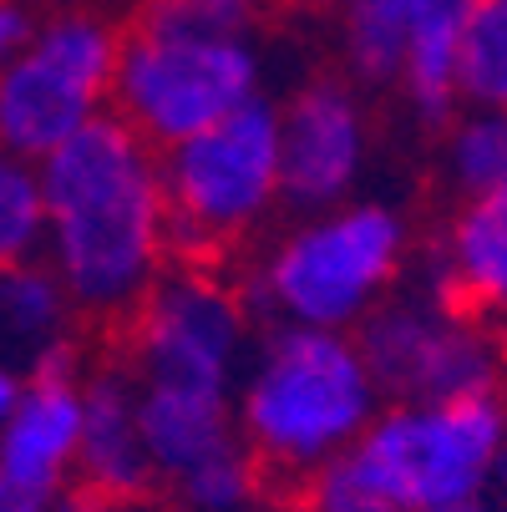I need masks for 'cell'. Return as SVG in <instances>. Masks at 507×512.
Segmentation results:
<instances>
[{
	"mask_svg": "<svg viewBox=\"0 0 507 512\" xmlns=\"http://www.w3.org/2000/svg\"><path fill=\"white\" fill-rule=\"evenodd\" d=\"M46 502L36 492H26L21 482H11L6 472H0V512H41Z\"/></svg>",
	"mask_w": 507,
	"mask_h": 512,
	"instance_id": "cell-23",
	"label": "cell"
},
{
	"mask_svg": "<svg viewBox=\"0 0 507 512\" xmlns=\"http://www.w3.org/2000/svg\"><path fill=\"white\" fill-rule=\"evenodd\" d=\"M279 107V193L289 213L355 198L371 168V107L340 71H315Z\"/></svg>",
	"mask_w": 507,
	"mask_h": 512,
	"instance_id": "cell-10",
	"label": "cell"
},
{
	"mask_svg": "<svg viewBox=\"0 0 507 512\" xmlns=\"http://www.w3.org/2000/svg\"><path fill=\"white\" fill-rule=\"evenodd\" d=\"M41 512H112V502H102V497H92L82 487H61L56 497H46Z\"/></svg>",
	"mask_w": 507,
	"mask_h": 512,
	"instance_id": "cell-22",
	"label": "cell"
},
{
	"mask_svg": "<svg viewBox=\"0 0 507 512\" xmlns=\"http://www.w3.org/2000/svg\"><path fill=\"white\" fill-rule=\"evenodd\" d=\"M264 16V0H137L127 26L158 36H254Z\"/></svg>",
	"mask_w": 507,
	"mask_h": 512,
	"instance_id": "cell-18",
	"label": "cell"
},
{
	"mask_svg": "<svg viewBox=\"0 0 507 512\" xmlns=\"http://www.w3.org/2000/svg\"><path fill=\"white\" fill-rule=\"evenodd\" d=\"M462 112H507V0H477L457 41Z\"/></svg>",
	"mask_w": 507,
	"mask_h": 512,
	"instance_id": "cell-16",
	"label": "cell"
},
{
	"mask_svg": "<svg viewBox=\"0 0 507 512\" xmlns=\"http://www.w3.org/2000/svg\"><path fill=\"white\" fill-rule=\"evenodd\" d=\"M122 21L102 6L41 11L31 46L0 71V153L51 158L71 132L107 117Z\"/></svg>",
	"mask_w": 507,
	"mask_h": 512,
	"instance_id": "cell-8",
	"label": "cell"
},
{
	"mask_svg": "<svg viewBox=\"0 0 507 512\" xmlns=\"http://www.w3.org/2000/svg\"><path fill=\"white\" fill-rule=\"evenodd\" d=\"M36 178L46 203V269L61 279L82 325L117 330L173 264L158 153L107 112L41 158Z\"/></svg>",
	"mask_w": 507,
	"mask_h": 512,
	"instance_id": "cell-1",
	"label": "cell"
},
{
	"mask_svg": "<svg viewBox=\"0 0 507 512\" xmlns=\"http://www.w3.org/2000/svg\"><path fill=\"white\" fill-rule=\"evenodd\" d=\"M264 97L254 36H158L122 21L107 112L153 153Z\"/></svg>",
	"mask_w": 507,
	"mask_h": 512,
	"instance_id": "cell-7",
	"label": "cell"
},
{
	"mask_svg": "<svg viewBox=\"0 0 507 512\" xmlns=\"http://www.w3.org/2000/svg\"><path fill=\"white\" fill-rule=\"evenodd\" d=\"M295 512H401V507L381 497L376 482L350 457H340L295 487Z\"/></svg>",
	"mask_w": 507,
	"mask_h": 512,
	"instance_id": "cell-20",
	"label": "cell"
},
{
	"mask_svg": "<svg viewBox=\"0 0 507 512\" xmlns=\"http://www.w3.org/2000/svg\"><path fill=\"white\" fill-rule=\"evenodd\" d=\"M82 371L87 355H61L26 376L11 416L0 421V472L41 502L71 487L82 436Z\"/></svg>",
	"mask_w": 507,
	"mask_h": 512,
	"instance_id": "cell-11",
	"label": "cell"
},
{
	"mask_svg": "<svg viewBox=\"0 0 507 512\" xmlns=\"http://www.w3.org/2000/svg\"><path fill=\"white\" fill-rule=\"evenodd\" d=\"M41 229H46V203L36 163L0 153V269L41 259Z\"/></svg>",
	"mask_w": 507,
	"mask_h": 512,
	"instance_id": "cell-19",
	"label": "cell"
},
{
	"mask_svg": "<svg viewBox=\"0 0 507 512\" xmlns=\"http://www.w3.org/2000/svg\"><path fill=\"white\" fill-rule=\"evenodd\" d=\"M21 386H26V376L16 371V365H6V360H0V421L11 416V406H16Z\"/></svg>",
	"mask_w": 507,
	"mask_h": 512,
	"instance_id": "cell-24",
	"label": "cell"
},
{
	"mask_svg": "<svg viewBox=\"0 0 507 512\" xmlns=\"http://www.w3.org/2000/svg\"><path fill=\"white\" fill-rule=\"evenodd\" d=\"M507 447V391L457 401H386L345 452L401 512L487 497Z\"/></svg>",
	"mask_w": 507,
	"mask_h": 512,
	"instance_id": "cell-6",
	"label": "cell"
},
{
	"mask_svg": "<svg viewBox=\"0 0 507 512\" xmlns=\"http://www.w3.org/2000/svg\"><path fill=\"white\" fill-rule=\"evenodd\" d=\"M381 406L360 340L345 330L259 325L234 386V426L254 472L289 492L340 462Z\"/></svg>",
	"mask_w": 507,
	"mask_h": 512,
	"instance_id": "cell-2",
	"label": "cell"
},
{
	"mask_svg": "<svg viewBox=\"0 0 507 512\" xmlns=\"http://www.w3.org/2000/svg\"><path fill=\"white\" fill-rule=\"evenodd\" d=\"M442 168L457 198L507 193V112H457L442 137Z\"/></svg>",
	"mask_w": 507,
	"mask_h": 512,
	"instance_id": "cell-17",
	"label": "cell"
},
{
	"mask_svg": "<svg viewBox=\"0 0 507 512\" xmlns=\"http://www.w3.org/2000/svg\"><path fill=\"white\" fill-rule=\"evenodd\" d=\"M416 234L406 213L381 198H345L320 213H295L244 264L239 295L259 325L345 330L411 279Z\"/></svg>",
	"mask_w": 507,
	"mask_h": 512,
	"instance_id": "cell-3",
	"label": "cell"
},
{
	"mask_svg": "<svg viewBox=\"0 0 507 512\" xmlns=\"http://www.w3.org/2000/svg\"><path fill=\"white\" fill-rule=\"evenodd\" d=\"M431 512H492V497H462V502H442Z\"/></svg>",
	"mask_w": 507,
	"mask_h": 512,
	"instance_id": "cell-26",
	"label": "cell"
},
{
	"mask_svg": "<svg viewBox=\"0 0 507 512\" xmlns=\"http://www.w3.org/2000/svg\"><path fill=\"white\" fill-rule=\"evenodd\" d=\"M82 487L112 507L153 492V462L137 421V386L117 355L87 360L82 371V436H77V477Z\"/></svg>",
	"mask_w": 507,
	"mask_h": 512,
	"instance_id": "cell-12",
	"label": "cell"
},
{
	"mask_svg": "<svg viewBox=\"0 0 507 512\" xmlns=\"http://www.w3.org/2000/svg\"><path fill=\"white\" fill-rule=\"evenodd\" d=\"M168 234L178 264H229L284 208L279 193V107L269 97L229 112L158 153Z\"/></svg>",
	"mask_w": 507,
	"mask_h": 512,
	"instance_id": "cell-4",
	"label": "cell"
},
{
	"mask_svg": "<svg viewBox=\"0 0 507 512\" xmlns=\"http://www.w3.org/2000/svg\"><path fill=\"white\" fill-rule=\"evenodd\" d=\"M477 0H406V56L396 87L421 127L447 132L462 112L457 97V41Z\"/></svg>",
	"mask_w": 507,
	"mask_h": 512,
	"instance_id": "cell-15",
	"label": "cell"
},
{
	"mask_svg": "<svg viewBox=\"0 0 507 512\" xmlns=\"http://www.w3.org/2000/svg\"><path fill=\"white\" fill-rule=\"evenodd\" d=\"M421 284L472 310L492 330L507 325V193L457 198Z\"/></svg>",
	"mask_w": 507,
	"mask_h": 512,
	"instance_id": "cell-13",
	"label": "cell"
},
{
	"mask_svg": "<svg viewBox=\"0 0 507 512\" xmlns=\"http://www.w3.org/2000/svg\"><path fill=\"white\" fill-rule=\"evenodd\" d=\"M487 497H492V512H507V447H502V462H497V477H492Z\"/></svg>",
	"mask_w": 507,
	"mask_h": 512,
	"instance_id": "cell-25",
	"label": "cell"
},
{
	"mask_svg": "<svg viewBox=\"0 0 507 512\" xmlns=\"http://www.w3.org/2000/svg\"><path fill=\"white\" fill-rule=\"evenodd\" d=\"M381 401H457L507 391V340L447 295L401 284L355 330Z\"/></svg>",
	"mask_w": 507,
	"mask_h": 512,
	"instance_id": "cell-9",
	"label": "cell"
},
{
	"mask_svg": "<svg viewBox=\"0 0 507 512\" xmlns=\"http://www.w3.org/2000/svg\"><path fill=\"white\" fill-rule=\"evenodd\" d=\"M36 26H41V11L31 6V0H0V71L31 46Z\"/></svg>",
	"mask_w": 507,
	"mask_h": 512,
	"instance_id": "cell-21",
	"label": "cell"
},
{
	"mask_svg": "<svg viewBox=\"0 0 507 512\" xmlns=\"http://www.w3.org/2000/svg\"><path fill=\"white\" fill-rule=\"evenodd\" d=\"M36 11H71V6H102V0H31Z\"/></svg>",
	"mask_w": 507,
	"mask_h": 512,
	"instance_id": "cell-27",
	"label": "cell"
},
{
	"mask_svg": "<svg viewBox=\"0 0 507 512\" xmlns=\"http://www.w3.org/2000/svg\"><path fill=\"white\" fill-rule=\"evenodd\" d=\"M61 355H82V315L61 279L46 259L0 269V360L31 376Z\"/></svg>",
	"mask_w": 507,
	"mask_h": 512,
	"instance_id": "cell-14",
	"label": "cell"
},
{
	"mask_svg": "<svg viewBox=\"0 0 507 512\" xmlns=\"http://www.w3.org/2000/svg\"><path fill=\"white\" fill-rule=\"evenodd\" d=\"M117 360L137 391L229 396L259 335L239 279L224 264H168V274L117 325Z\"/></svg>",
	"mask_w": 507,
	"mask_h": 512,
	"instance_id": "cell-5",
	"label": "cell"
}]
</instances>
